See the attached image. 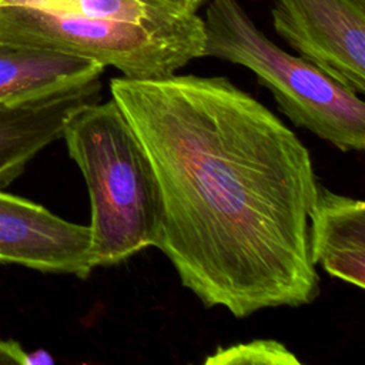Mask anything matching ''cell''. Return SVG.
<instances>
[{"instance_id": "obj_1", "label": "cell", "mask_w": 365, "mask_h": 365, "mask_svg": "<svg viewBox=\"0 0 365 365\" xmlns=\"http://www.w3.org/2000/svg\"><path fill=\"white\" fill-rule=\"evenodd\" d=\"M160 195L155 241L205 308L235 318L299 308L321 278L309 251L318 181L308 148L227 77H114Z\"/></svg>"}, {"instance_id": "obj_2", "label": "cell", "mask_w": 365, "mask_h": 365, "mask_svg": "<svg viewBox=\"0 0 365 365\" xmlns=\"http://www.w3.org/2000/svg\"><path fill=\"white\" fill-rule=\"evenodd\" d=\"M0 43L90 58L143 80L202 57L204 24L197 13L140 0H0Z\"/></svg>"}, {"instance_id": "obj_3", "label": "cell", "mask_w": 365, "mask_h": 365, "mask_svg": "<svg viewBox=\"0 0 365 365\" xmlns=\"http://www.w3.org/2000/svg\"><path fill=\"white\" fill-rule=\"evenodd\" d=\"M61 138L87 185L96 268L118 265L154 247L161 220L158 188L120 106L113 98L81 104Z\"/></svg>"}, {"instance_id": "obj_4", "label": "cell", "mask_w": 365, "mask_h": 365, "mask_svg": "<svg viewBox=\"0 0 365 365\" xmlns=\"http://www.w3.org/2000/svg\"><path fill=\"white\" fill-rule=\"evenodd\" d=\"M202 57L251 70L289 121L341 151L365 148V104L318 67L269 40L238 0H211L205 10Z\"/></svg>"}, {"instance_id": "obj_5", "label": "cell", "mask_w": 365, "mask_h": 365, "mask_svg": "<svg viewBox=\"0 0 365 365\" xmlns=\"http://www.w3.org/2000/svg\"><path fill=\"white\" fill-rule=\"evenodd\" d=\"M277 34L348 90L365 93V0H274Z\"/></svg>"}, {"instance_id": "obj_6", "label": "cell", "mask_w": 365, "mask_h": 365, "mask_svg": "<svg viewBox=\"0 0 365 365\" xmlns=\"http://www.w3.org/2000/svg\"><path fill=\"white\" fill-rule=\"evenodd\" d=\"M0 262L84 279L96 268L90 227L0 188Z\"/></svg>"}, {"instance_id": "obj_7", "label": "cell", "mask_w": 365, "mask_h": 365, "mask_svg": "<svg viewBox=\"0 0 365 365\" xmlns=\"http://www.w3.org/2000/svg\"><path fill=\"white\" fill-rule=\"evenodd\" d=\"M100 80L46 100L0 103V188L7 187L48 144L61 138L77 107L100 98Z\"/></svg>"}, {"instance_id": "obj_8", "label": "cell", "mask_w": 365, "mask_h": 365, "mask_svg": "<svg viewBox=\"0 0 365 365\" xmlns=\"http://www.w3.org/2000/svg\"><path fill=\"white\" fill-rule=\"evenodd\" d=\"M312 262L356 288L365 287V202L318 184L309 214Z\"/></svg>"}, {"instance_id": "obj_9", "label": "cell", "mask_w": 365, "mask_h": 365, "mask_svg": "<svg viewBox=\"0 0 365 365\" xmlns=\"http://www.w3.org/2000/svg\"><path fill=\"white\" fill-rule=\"evenodd\" d=\"M104 70L90 58L0 43V103L46 100L98 81Z\"/></svg>"}, {"instance_id": "obj_10", "label": "cell", "mask_w": 365, "mask_h": 365, "mask_svg": "<svg viewBox=\"0 0 365 365\" xmlns=\"http://www.w3.org/2000/svg\"><path fill=\"white\" fill-rule=\"evenodd\" d=\"M205 365H299L301 361L275 339H252L217 348L204 359Z\"/></svg>"}, {"instance_id": "obj_11", "label": "cell", "mask_w": 365, "mask_h": 365, "mask_svg": "<svg viewBox=\"0 0 365 365\" xmlns=\"http://www.w3.org/2000/svg\"><path fill=\"white\" fill-rule=\"evenodd\" d=\"M0 364L29 365V352L16 341H0Z\"/></svg>"}, {"instance_id": "obj_12", "label": "cell", "mask_w": 365, "mask_h": 365, "mask_svg": "<svg viewBox=\"0 0 365 365\" xmlns=\"http://www.w3.org/2000/svg\"><path fill=\"white\" fill-rule=\"evenodd\" d=\"M140 1H143L151 7L197 13L198 7L201 6V3L204 0H140Z\"/></svg>"}]
</instances>
